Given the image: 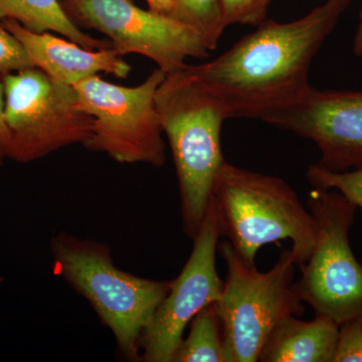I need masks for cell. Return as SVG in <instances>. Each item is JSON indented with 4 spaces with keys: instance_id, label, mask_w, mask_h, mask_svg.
Returning <instances> with one entry per match:
<instances>
[{
    "instance_id": "obj_9",
    "label": "cell",
    "mask_w": 362,
    "mask_h": 362,
    "mask_svg": "<svg viewBox=\"0 0 362 362\" xmlns=\"http://www.w3.org/2000/svg\"><path fill=\"white\" fill-rule=\"evenodd\" d=\"M76 25L104 33L121 57L137 54L166 75L180 71L188 58H206L204 40L194 28L171 16L145 11L131 0H62Z\"/></svg>"
},
{
    "instance_id": "obj_3",
    "label": "cell",
    "mask_w": 362,
    "mask_h": 362,
    "mask_svg": "<svg viewBox=\"0 0 362 362\" xmlns=\"http://www.w3.org/2000/svg\"><path fill=\"white\" fill-rule=\"evenodd\" d=\"M54 271L92 305L130 361L140 358V338L170 283L117 268L108 245L59 233L51 243Z\"/></svg>"
},
{
    "instance_id": "obj_19",
    "label": "cell",
    "mask_w": 362,
    "mask_h": 362,
    "mask_svg": "<svg viewBox=\"0 0 362 362\" xmlns=\"http://www.w3.org/2000/svg\"><path fill=\"white\" fill-rule=\"evenodd\" d=\"M28 68H35L20 40L0 21V77Z\"/></svg>"
},
{
    "instance_id": "obj_4",
    "label": "cell",
    "mask_w": 362,
    "mask_h": 362,
    "mask_svg": "<svg viewBox=\"0 0 362 362\" xmlns=\"http://www.w3.org/2000/svg\"><path fill=\"white\" fill-rule=\"evenodd\" d=\"M156 99L175 161L183 232L194 240L211 204L216 175L226 161L221 133L226 117L182 69L166 75Z\"/></svg>"
},
{
    "instance_id": "obj_20",
    "label": "cell",
    "mask_w": 362,
    "mask_h": 362,
    "mask_svg": "<svg viewBox=\"0 0 362 362\" xmlns=\"http://www.w3.org/2000/svg\"><path fill=\"white\" fill-rule=\"evenodd\" d=\"M334 362H362V317L340 325Z\"/></svg>"
},
{
    "instance_id": "obj_10",
    "label": "cell",
    "mask_w": 362,
    "mask_h": 362,
    "mask_svg": "<svg viewBox=\"0 0 362 362\" xmlns=\"http://www.w3.org/2000/svg\"><path fill=\"white\" fill-rule=\"evenodd\" d=\"M221 237L218 216L211 201L189 259L180 276L169 282L168 295L143 330L139 342L142 361L175 362L188 324L202 309L220 299L225 284L216 266Z\"/></svg>"
},
{
    "instance_id": "obj_16",
    "label": "cell",
    "mask_w": 362,
    "mask_h": 362,
    "mask_svg": "<svg viewBox=\"0 0 362 362\" xmlns=\"http://www.w3.org/2000/svg\"><path fill=\"white\" fill-rule=\"evenodd\" d=\"M169 16L194 28L211 52L216 49L228 28L221 0H173Z\"/></svg>"
},
{
    "instance_id": "obj_17",
    "label": "cell",
    "mask_w": 362,
    "mask_h": 362,
    "mask_svg": "<svg viewBox=\"0 0 362 362\" xmlns=\"http://www.w3.org/2000/svg\"><path fill=\"white\" fill-rule=\"evenodd\" d=\"M307 180L313 188L337 189L362 211V168L333 173L314 164L306 173Z\"/></svg>"
},
{
    "instance_id": "obj_2",
    "label": "cell",
    "mask_w": 362,
    "mask_h": 362,
    "mask_svg": "<svg viewBox=\"0 0 362 362\" xmlns=\"http://www.w3.org/2000/svg\"><path fill=\"white\" fill-rule=\"evenodd\" d=\"M220 223L233 250L247 266L266 245L291 240L296 265L310 258L317 223L294 188L282 178L240 168L225 161L211 197Z\"/></svg>"
},
{
    "instance_id": "obj_23",
    "label": "cell",
    "mask_w": 362,
    "mask_h": 362,
    "mask_svg": "<svg viewBox=\"0 0 362 362\" xmlns=\"http://www.w3.org/2000/svg\"><path fill=\"white\" fill-rule=\"evenodd\" d=\"M354 52L356 56L362 57V7L359 13V25L354 40Z\"/></svg>"
},
{
    "instance_id": "obj_1",
    "label": "cell",
    "mask_w": 362,
    "mask_h": 362,
    "mask_svg": "<svg viewBox=\"0 0 362 362\" xmlns=\"http://www.w3.org/2000/svg\"><path fill=\"white\" fill-rule=\"evenodd\" d=\"M352 0H325L291 23L266 20L218 58L182 69L228 118L264 121L299 101L309 71Z\"/></svg>"
},
{
    "instance_id": "obj_21",
    "label": "cell",
    "mask_w": 362,
    "mask_h": 362,
    "mask_svg": "<svg viewBox=\"0 0 362 362\" xmlns=\"http://www.w3.org/2000/svg\"><path fill=\"white\" fill-rule=\"evenodd\" d=\"M150 11L169 16L173 7V0H145Z\"/></svg>"
},
{
    "instance_id": "obj_22",
    "label": "cell",
    "mask_w": 362,
    "mask_h": 362,
    "mask_svg": "<svg viewBox=\"0 0 362 362\" xmlns=\"http://www.w3.org/2000/svg\"><path fill=\"white\" fill-rule=\"evenodd\" d=\"M4 84L0 80V166L4 164L6 160V156H4V149L1 145V129H2V118H4Z\"/></svg>"
},
{
    "instance_id": "obj_7",
    "label": "cell",
    "mask_w": 362,
    "mask_h": 362,
    "mask_svg": "<svg viewBox=\"0 0 362 362\" xmlns=\"http://www.w3.org/2000/svg\"><path fill=\"white\" fill-rule=\"evenodd\" d=\"M307 206L317 223L315 247L295 287L315 316L338 325L362 317V264L349 243L357 207L340 192L313 188Z\"/></svg>"
},
{
    "instance_id": "obj_8",
    "label": "cell",
    "mask_w": 362,
    "mask_h": 362,
    "mask_svg": "<svg viewBox=\"0 0 362 362\" xmlns=\"http://www.w3.org/2000/svg\"><path fill=\"white\" fill-rule=\"evenodd\" d=\"M165 77L156 69L136 87L112 84L100 76L74 85L78 108L94 120L86 148L103 152L120 163L163 166L166 145L156 97Z\"/></svg>"
},
{
    "instance_id": "obj_14",
    "label": "cell",
    "mask_w": 362,
    "mask_h": 362,
    "mask_svg": "<svg viewBox=\"0 0 362 362\" xmlns=\"http://www.w3.org/2000/svg\"><path fill=\"white\" fill-rule=\"evenodd\" d=\"M18 21L30 32H54L88 49H111L110 40L82 32L69 18L59 0H0V21Z\"/></svg>"
},
{
    "instance_id": "obj_12",
    "label": "cell",
    "mask_w": 362,
    "mask_h": 362,
    "mask_svg": "<svg viewBox=\"0 0 362 362\" xmlns=\"http://www.w3.org/2000/svg\"><path fill=\"white\" fill-rule=\"evenodd\" d=\"M23 45L33 66L62 84L74 86L85 78L108 74L126 78L131 66L113 49H88L71 40L47 33H33L18 21H2Z\"/></svg>"
},
{
    "instance_id": "obj_11",
    "label": "cell",
    "mask_w": 362,
    "mask_h": 362,
    "mask_svg": "<svg viewBox=\"0 0 362 362\" xmlns=\"http://www.w3.org/2000/svg\"><path fill=\"white\" fill-rule=\"evenodd\" d=\"M264 122L315 143L318 165L333 173L362 168V89L318 90L311 86L299 101Z\"/></svg>"
},
{
    "instance_id": "obj_6",
    "label": "cell",
    "mask_w": 362,
    "mask_h": 362,
    "mask_svg": "<svg viewBox=\"0 0 362 362\" xmlns=\"http://www.w3.org/2000/svg\"><path fill=\"white\" fill-rule=\"evenodd\" d=\"M0 80L4 89L1 145L6 158L30 163L89 141L94 120L78 108L73 86L57 82L35 66Z\"/></svg>"
},
{
    "instance_id": "obj_5",
    "label": "cell",
    "mask_w": 362,
    "mask_h": 362,
    "mask_svg": "<svg viewBox=\"0 0 362 362\" xmlns=\"http://www.w3.org/2000/svg\"><path fill=\"white\" fill-rule=\"evenodd\" d=\"M228 266L220 299L214 303L226 362H257L272 330L288 316H303L295 287L294 257L283 251L265 273L247 266L228 240L218 247Z\"/></svg>"
},
{
    "instance_id": "obj_15",
    "label": "cell",
    "mask_w": 362,
    "mask_h": 362,
    "mask_svg": "<svg viewBox=\"0 0 362 362\" xmlns=\"http://www.w3.org/2000/svg\"><path fill=\"white\" fill-rule=\"evenodd\" d=\"M175 362H226L223 333L214 303L195 315L187 337L176 352Z\"/></svg>"
},
{
    "instance_id": "obj_13",
    "label": "cell",
    "mask_w": 362,
    "mask_h": 362,
    "mask_svg": "<svg viewBox=\"0 0 362 362\" xmlns=\"http://www.w3.org/2000/svg\"><path fill=\"white\" fill-rule=\"evenodd\" d=\"M340 326L325 317L311 321L288 316L272 330L259 354L262 362H334Z\"/></svg>"
},
{
    "instance_id": "obj_18",
    "label": "cell",
    "mask_w": 362,
    "mask_h": 362,
    "mask_svg": "<svg viewBox=\"0 0 362 362\" xmlns=\"http://www.w3.org/2000/svg\"><path fill=\"white\" fill-rule=\"evenodd\" d=\"M274 0H221L226 25L258 26L267 20Z\"/></svg>"
}]
</instances>
